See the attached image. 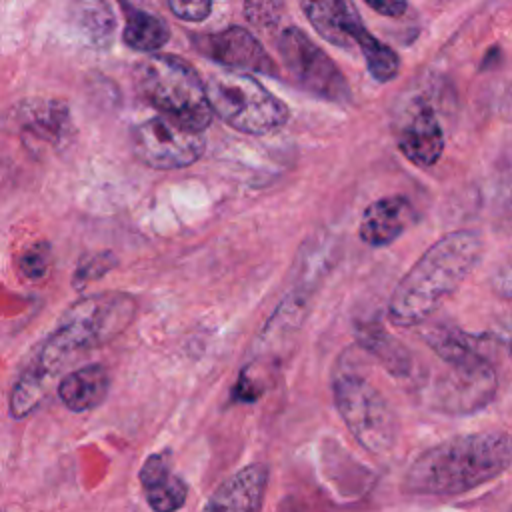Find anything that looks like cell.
<instances>
[{
	"label": "cell",
	"instance_id": "cell-6",
	"mask_svg": "<svg viewBox=\"0 0 512 512\" xmlns=\"http://www.w3.org/2000/svg\"><path fill=\"white\" fill-rule=\"evenodd\" d=\"M336 410L356 442L372 454H388L398 438V418L386 396L362 374L340 370L332 380Z\"/></svg>",
	"mask_w": 512,
	"mask_h": 512
},
{
	"label": "cell",
	"instance_id": "cell-10",
	"mask_svg": "<svg viewBox=\"0 0 512 512\" xmlns=\"http://www.w3.org/2000/svg\"><path fill=\"white\" fill-rule=\"evenodd\" d=\"M202 132L190 130L166 116H154L134 126L132 150L154 170H176L194 164L204 154Z\"/></svg>",
	"mask_w": 512,
	"mask_h": 512
},
{
	"label": "cell",
	"instance_id": "cell-28",
	"mask_svg": "<svg viewBox=\"0 0 512 512\" xmlns=\"http://www.w3.org/2000/svg\"><path fill=\"white\" fill-rule=\"evenodd\" d=\"M434 2H446V0H434Z\"/></svg>",
	"mask_w": 512,
	"mask_h": 512
},
{
	"label": "cell",
	"instance_id": "cell-2",
	"mask_svg": "<svg viewBox=\"0 0 512 512\" xmlns=\"http://www.w3.org/2000/svg\"><path fill=\"white\" fill-rule=\"evenodd\" d=\"M512 436L508 432H476L444 440L410 464L402 488L416 496H460L508 470Z\"/></svg>",
	"mask_w": 512,
	"mask_h": 512
},
{
	"label": "cell",
	"instance_id": "cell-8",
	"mask_svg": "<svg viewBox=\"0 0 512 512\" xmlns=\"http://www.w3.org/2000/svg\"><path fill=\"white\" fill-rule=\"evenodd\" d=\"M278 52L286 70L302 90L334 104L350 102L352 94L348 82L334 60L300 28L290 26L282 30Z\"/></svg>",
	"mask_w": 512,
	"mask_h": 512
},
{
	"label": "cell",
	"instance_id": "cell-22",
	"mask_svg": "<svg viewBox=\"0 0 512 512\" xmlns=\"http://www.w3.org/2000/svg\"><path fill=\"white\" fill-rule=\"evenodd\" d=\"M170 12L186 22H202L212 12V0H166Z\"/></svg>",
	"mask_w": 512,
	"mask_h": 512
},
{
	"label": "cell",
	"instance_id": "cell-26",
	"mask_svg": "<svg viewBox=\"0 0 512 512\" xmlns=\"http://www.w3.org/2000/svg\"><path fill=\"white\" fill-rule=\"evenodd\" d=\"M372 10L382 16L398 18L408 10V0H364Z\"/></svg>",
	"mask_w": 512,
	"mask_h": 512
},
{
	"label": "cell",
	"instance_id": "cell-1",
	"mask_svg": "<svg viewBox=\"0 0 512 512\" xmlns=\"http://www.w3.org/2000/svg\"><path fill=\"white\" fill-rule=\"evenodd\" d=\"M136 300L126 292H100L74 302L44 340L12 388L10 412L28 416L44 398L46 382L74 356L118 336L134 318Z\"/></svg>",
	"mask_w": 512,
	"mask_h": 512
},
{
	"label": "cell",
	"instance_id": "cell-19",
	"mask_svg": "<svg viewBox=\"0 0 512 512\" xmlns=\"http://www.w3.org/2000/svg\"><path fill=\"white\" fill-rule=\"evenodd\" d=\"M118 2L126 16V26L122 34L126 46H130L136 52H156L168 42L170 28L162 18L146 10L134 8L128 0Z\"/></svg>",
	"mask_w": 512,
	"mask_h": 512
},
{
	"label": "cell",
	"instance_id": "cell-20",
	"mask_svg": "<svg viewBox=\"0 0 512 512\" xmlns=\"http://www.w3.org/2000/svg\"><path fill=\"white\" fill-rule=\"evenodd\" d=\"M358 340L362 342L364 348H368L386 366V370L390 374H394V376L410 374V354H408V350L398 340H394L384 328H380L378 324L360 326Z\"/></svg>",
	"mask_w": 512,
	"mask_h": 512
},
{
	"label": "cell",
	"instance_id": "cell-7",
	"mask_svg": "<svg viewBox=\"0 0 512 512\" xmlns=\"http://www.w3.org/2000/svg\"><path fill=\"white\" fill-rule=\"evenodd\" d=\"M300 6L324 40L346 50L358 48L374 80L390 82L396 78L398 54L368 32L352 0H300Z\"/></svg>",
	"mask_w": 512,
	"mask_h": 512
},
{
	"label": "cell",
	"instance_id": "cell-27",
	"mask_svg": "<svg viewBox=\"0 0 512 512\" xmlns=\"http://www.w3.org/2000/svg\"><path fill=\"white\" fill-rule=\"evenodd\" d=\"M498 340L504 344V348H506V352L510 354V358H512V316H508L504 322H502V326H500V330H498Z\"/></svg>",
	"mask_w": 512,
	"mask_h": 512
},
{
	"label": "cell",
	"instance_id": "cell-21",
	"mask_svg": "<svg viewBox=\"0 0 512 512\" xmlns=\"http://www.w3.org/2000/svg\"><path fill=\"white\" fill-rule=\"evenodd\" d=\"M286 0H244V16L258 28H272L280 22Z\"/></svg>",
	"mask_w": 512,
	"mask_h": 512
},
{
	"label": "cell",
	"instance_id": "cell-14",
	"mask_svg": "<svg viewBox=\"0 0 512 512\" xmlns=\"http://www.w3.org/2000/svg\"><path fill=\"white\" fill-rule=\"evenodd\" d=\"M416 222V210L406 196L374 200L362 214L358 236L370 246H388Z\"/></svg>",
	"mask_w": 512,
	"mask_h": 512
},
{
	"label": "cell",
	"instance_id": "cell-17",
	"mask_svg": "<svg viewBox=\"0 0 512 512\" xmlns=\"http://www.w3.org/2000/svg\"><path fill=\"white\" fill-rule=\"evenodd\" d=\"M110 392V374L100 364L68 372L58 384L62 404L72 412H86L104 402Z\"/></svg>",
	"mask_w": 512,
	"mask_h": 512
},
{
	"label": "cell",
	"instance_id": "cell-4",
	"mask_svg": "<svg viewBox=\"0 0 512 512\" xmlns=\"http://www.w3.org/2000/svg\"><path fill=\"white\" fill-rule=\"evenodd\" d=\"M132 78L142 100L162 116L196 132L210 126L214 112L206 86L186 60L174 54H152L136 62Z\"/></svg>",
	"mask_w": 512,
	"mask_h": 512
},
{
	"label": "cell",
	"instance_id": "cell-24",
	"mask_svg": "<svg viewBox=\"0 0 512 512\" xmlns=\"http://www.w3.org/2000/svg\"><path fill=\"white\" fill-rule=\"evenodd\" d=\"M108 256H110V254H106V256H96V258H92V260H90V264L80 266V268L76 270L74 284H76V286H82V284H86V282H90V280L98 278L102 272H106V270L110 268L112 260H108L106 264H102V262H104Z\"/></svg>",
	"mask_w": 512,
	"mask_h": 512
},
{
	"label": "cell",
	"instance_id": "cell-18",
	"mask_svg": "<svg viewBox=\"0 0 512 512\" xmlns=\"http://www.w3.org/2000/svg\"><path fill=\"white\" fill-rule=\"evenodd\" d=\"M68 22L76 36L94 48H106L116 30V18L106 0H72Z\"/></svg>",
	"mask_w": 512,
	"mask_h": 512
},
{
	"label": "cell",
	"instance_id": "cell-25",
	"mask_svg": "<svg viewBox=\"0 0 512 512\" xmlns=\"http://www.w3.org/2000/svg\"><path fill=\"white\" fill-rule=\"evenodd\" d=\"M492 288L498 292L502 298L512 300V260L502 264L496 274L492 276Z\"/></svg>",
	"mask_w": 512,
	"mask_h": 512
},
{
	"label": "cell",
	"instance_id": "cell-16",
	"mask_svg": "<svg viewBox=\"0 0 512 512\" xmlns=\"http://www.w3.org/2000/svg\"><path fill=\"white\" fill-rule=\"evenodd\" d=\"M268 486V468L252 464L230 476L206 502V510H260Z\"/></svg>",
	"mask_w": 512,
	"mask_h": 512
},
{
	"label": "cell",
	"instance_id": "cell-15",
	"mask_svg": "<svg viewBox=\"0 0 512 512\" xmlns=\"http://www.w3.org/2000/svg\"><path fill=\"white\" fill-rule=\"evenodd\" d=\"M140 484L146 492L150 508L158 512H172L184 506L188 486L186 482L172 472L170 452H158L144 460L140 468Z\"/></svg>",
	"mask_w": 512,
	"mask_h": 512
},
{
	"label": "cell",
	"instance_id": "cell-13",
	"mask_svg": "<svg viewBox=\"0 0 512 512\" xmlns=\"http://www.w3.org/2000/svg\"><path fill=\"white\" fill-rule=\"evenodd\" d=\"M400 152L420 168L434 166L444 152V132L430 104H414L400 130H398Z\"/></svg>",
	"mask_w": 512,
	"mask_h": 512
},
{
	"label": "cell",
	"instance_id": "cell-3",
	"mask_svg": "<svg viewBox=\"0 0 512 512\" xmlns=\"http://www.w3.org/2000/svg\"><path fill=\"white\" fill-rule=\"evenodd\" d=\"M482 254L474 230H456L436 240L402 276L388 304L396 326H412L432 316L472 272Z\"/></svg>",
	"mask_w": 512,
	"mask_h": 512
},
{
	"label": "cell",
	"instance_id": "cell-11",
	"mask_svg": "<svg viewBox=\"0 0 512 512\" xmlns=\"http://www.w3.org/2000/svg\"><path fill=\"white\" fill-rule=\"evenodd\" d=\"M192 44L200 54L222 66L234 70L260 72L268 76L278 74L276 62L268 56L262 44L246 28L230 26L220 32L194 34Z\"/></svg>",
	"mask_w": 512,
	"mask_h": 512
},
{
	"label": "cell",
	"instance_id": "cell-12",
	"mask_svg": "<svg viewBox=\"0 0 512 512\" xmlns=\"http://www.w3.org/2000/svg\"><path fill=\"white\" fill-rule=\"evenodd\" d=\"M10 120L20 136L60 148L74 132L70 110L56 98H28L10 110Z\"/></svg>",
	"mask_w": 512,
	"mask_h": 512
},
{
	"label": "cell",
	"instance_id": "cell-23",
	"mask_svg": "<svg viewBox=\"0 0 512 512\" xmlns=\"http://www.w3.org/2000/svg\"><path fill=\"white\" fill-rule=\"evenodd\" d=\"M18 266L22 274L30 280H38L48 270V248L44 244L32 246L28 252H24L18 260Z\"/></svg>",
	"mask_w": 512,
	"mask_h": 512
},
{
	"label": "cell",
	"instance_id": "cell-5",
	"mask_svg": "<svg viewBox=\"0 0 512 512\" xmlns=\"http://www.w3.org/2000/svg\"><path fill=\"white\" fill-rule=\"evenodd\" d=\"M204 86L212 112L238 132L272 134L290 118L288 106L250 74L214 72Z\"/></svg>",
	"mask_w": 512,
	"mask_h": 512
},
{
	"label": "cell",
	"instance_id": "cell-9",
	"mask_svg": "<svg viewBox=\"0 0 512 512\" xmlns=\"http://www.w3.org/2000/svg\"><path fill=\"white\" fill-rule=\"evenodd\" d=\"M444 364V372H440L432 386V406L436 410L464 416L492 402L498 390V378L480 350Z\"/></svg>",
	"mask_w": 512,
	"mask_h": 512
}]
</instances>
